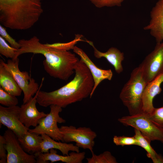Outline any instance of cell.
Here are the masks:
<instances>
[{
  "label": "cell",
  "instance_id": "1",
  "mask_svg": "<svg viewBox=\"0 0 163 163\" xmlns=\"http://www.w3.org/2000/svg\"><path fill=\"white\" fill-rule=\"evenodd\" d=\"M74 70V78L61 88L50 92L40 91L39 89L37 98L39 105L47 107L53 104L65 108L90 96L94 82L89 70L80 59L76 64Z\"/></svg>",
  "mask_w": 163,
  "mask_h": 163
},
{
  "label": "cell",
  "instance_id": "2",
  "mask_svg": "<svg viewBox=\"0 0 163 163\" xmlns=\"http://www.w3.org/2000/svg\"><path fill=\"white\" fill-rule=\"evenodd\" d=\"M18 42L20 48L16 51L15 59L24 53L41 54L45 58L43 62L44 69L52 77L66 81L75 72V66L79 60L74 53L48 47L35 36Z\"/></svg>",
  "mask_w": 163,
  "mask_h": 163
},
{
  "label": "cell",
  "instance_id": "3",
  "mask_svg": "<svg viewBox=\"0 0 163 163\" xmlns=\"http://www.w3.org/2000/svg\"><path fill=\"white\" fill-rule=\"evenodd\" d=\"M43 12L41 0H0V23L13 30L32 27Z\"/></svg>",
  "mask_w": 163,
  "mask_h": 163
},
{
  "label": "cell",
  "instance_id": "4",
  "mask_svg": "<svg viewBox=\"0 0 163 163\" xmlns=\"http://www.w3.org/2000/svg\"><path fill=\"white\" fill-rule=\"evenodd\" d=\"M147 84L142 68L139 66L131 72L129 79L124 85L119 96L130 115L141 112L142 95Z\"/></svg>",
  "mask_w": 163,
  "mask_h": 163
},
{
  "label": "cell",
  "instance_id": "5",
  "mask_svg": "<svg viewBox=\"0 0 163 163\" xmlns=\"http://www.w3.org/2000/svg\"><path fill=\"white\" fill-rule=\"evenodd\" d=\"M118 120L124 125L138 130L150 141L157 140L163 143V128L153 122L147 114L141 112L123 117Z\"/></svg>",
  "mask_w": 163,
  "mask_h": 163
},
{
  "label": "cell",
  "instance_id": "6",
  "mask_svg": "<svg viewBox=\"0 0 163 163\" xmlns=\"http://www.w3.org/2000/svg\"><path fill=\"white\" fill-rule=\"evenodd\" d=\"M19 61L18 58L14 60L9 59L7 63L1 59L0 64L11 73L21 89L24 94L23 104H24L36 94L39 89V86L34 79L30 78L28 72L20 70Z\"/></svg>",
  "mask_w": 163,
  "mask_h": 163
},
{
  "label": "cell",
  "instance_id": "7",
  "mask_svg": "<svg viewBox=\"0 0 163 163\" xmlns=\"http://www.w3.org/2000/svg\"><path fill=\"white\" fill-rule=\"evenodd\" d=\"M50 107V113L40 120L38 125L35 128L29 129L28 131L40 135L46 134L55 140L63 142L62 135L57 125L58 123L66 122V120L59 115V113L62 111V108L53 104Z\"/></svg>",
  "mask_w": 163,
  "mask_h": 163
},
{
  "label": "cell",
  "instance_id": "8",
  "mask_svg": "<svg viewBox=\"0 0 163 163\" xmlns=\"http://www.w3.org/2000/svg\"><path fill=\"white\" fill-rule=\"evenodd\" d=\"M63 142L66 143L74 142L75 145L83 149H88L92 153L95 144L96 133L89 127L77 128L73 126H62L59 128Z\"/></svg>",
  "mask_w": 163,
  "mask_h": 163
},
{
  "label": "cell",
  "instance_id": "9",
  "mask_svg": "<svg viewBox=\"0 0 163 163\" xmlns=\"http://www.w3.org/2000/svg\"><path fill=\"white\" fill-rule=\"evenodd\" d=\"M148 83L163 73V42L156 43L153 50L139 65Z\"/></svg>",
  "mask_w": 163,
  "mask_h": 163
},
{
  "label": "cell",
  "instance_id": "10",
  "mask_svg": "<svg viewBox=\"0 0 163 163\" xmlns=\"http://www.w3.org/2000/svg\"><path fill=\"white\" fill-rule=\"evenodd\" d=\"M3 136L7 152V163H35L34 154H29L23 149L18 139L11 130H5Z\"/></svg>",
  "mask_w": 163,
  "mask_h": 163
},
{
  "label": "cell",
  "instance_id": "11",
  "mask_svg": "<svg viewBox=\"0 0 163 163\" xmlns=\"http://www.w3.org/2000/svg\"><path fill=\"white\" fill-rule=\"evenodd\" d=\"M20 107L0 106V124L11 130L18 139L21 138L29 130L20 120Z\"/></svg>",
  "mask_w": 163,
  "mask_h": 163
},
{
  "label": "cell",
  "instance_id": "12",
  "mask_svg": "<svg viewBox=\"0 0 163 163\" xmlns=\"http://www.w3.org/2000/svg\"><path fill=\"white\" fill-rule=\"evenodd\" d=\"M37 95V93L34 97L26 103L23 104L20 107V120L28 129L31 126H36L40 120L47 115V113L40 112L37 109L36 106Z\"/></svg>",
  "mask_w": 163,
  "mask_h": 163
},
{
  "label": "cell",
  "instance_id": "13",
  "mask_svg": "<svg viewBox=\"0 0 163 163\" xmlns=\"http://www.w3.org/2000/svg\"><path fill=\"white\" fill-rule=\"evenodd\" d=\"M73 52L80 57V59L87 66L93 78L94 85L92 92L90 95L91 98L95 90L103 80H111L113 73L110 69L104 70L97 67L90 59L87 54L81 49L75 46L73 50Z\"/></svg>",
  "mask_w": 163,
  "mask_h": 163
},
{
  "label": "cell",
  "instance_id": "14",
  "mask_svg": "<svg viewBox=\"0 0 163 163\" xmlns=\"http://www.w3.org/2000/svg\"><path fill=\"white\" fill-rule=\"evenodd\" d=\"M149 24L145 27V30H150L151 35L156 43L163 40V0H158L150 12Z\"/></svg>",
  "mask_w": 163,
  "mask_h": 163
},
{
  "label": "cell",
  "instance_id": "15",
  "mask_svg": "<svg viewBox=\"0 0 163 163\" xmlns=\"http://www.w3.org/2000/svg\"><path fill=\"white\" fill-rule=\"evenodd\" d=\"M37 163H47L61 161L66 163H82L85 157V152H72L68 155H62L57 154L56 149H51L49 152H40L34 154Z\"/></svg>",
  "mask_w": 163,
  "mask_h": 163
},
{
  "label": "cell",
  "instance_id": "16",
  "mask_svg": "<svg viewBox=\"0 0 163 163\" xmlns=\"http://www.w3.org/2000/svg\"><path fill=\"white\" fill-rule=\"evenodd\" d=\"M162 83L163 73L147 84L142 95L141 112L147 115L152 113L155 108L153 105V100L161 91V86Z\"/></svg>",
  "mask_w": 163,
  "mask_h": 163
},
{
  "label": "cell",
  "instance_id": "17",
  "mask_svg": "<svg viewBox=\"0 0 163 163\" xmlns=\"http://www.w3.org/2000/svg\"><path fill=\"white\" fill-rule=\"evenodd\" d=\"M85 41L92 47L96 58H104L114 67L117 73L120 74L123 72V68L122 62L124 58L123 53L114 47H110L106 52H102L95 47L92 42L87 40Z\"/></svg>",
  "mask_w": 163,
  "mask_h": 163
},
{
  "label": "cell",
  "instance_id": "18",
  "mask_svg": "<svg viewBox=\"0 0 163 163\" xmlns=\"http://www.w3.org/2000/svg\"><path fill=\"white\" fill-rule=\"evenodd\" d=\"M43 141L41 144V151L43 153L49 152L53 149L59 150L63 155H69L70 151L79 152V148L72 143L58 142L46 134L41 135Z\"/></svg>",
  "mask_w": 163,
  "mask_h": 163
},
{
  "label": "cell",
  "instance_id": "19",
  "mask_svg": "<svg viewBox=\"0 0 163 163\" xmlns=\"http://www.w3.org/2000/svg\"><path fill=\"white\" fill-rule=\"evenodd\" d=\"M0 86L5 91L16 96L21 95L22 91L11 73L1 64Z\"/></svg>",
  "mask_w": 163,
  "mask_h": 163
},
{
  "label": "cell",
  "instance_id": "20",
  "mask_svg": "<svg viewBox=\"0 0 163 163\" xmlns=\"http://www.w3.org/2000/svg\"><path fill=\"white\" fill-rule=\"evenodd\" d=\"M28 131L18 139L24 151L30 154H34L41 151V144L43 141L41 136Z\"/></svg>",
  "mask_w": 163,
  "mask_h": 163
},
{
  "label": "cell",
  "instance_id": "21",
  "mask_svg": "<svg viewBox=\"0 0 163 163\" xmlns=\"http://www.w3.org/2000/svg\"><path fill=\"white\" fill-rule=\"evenodd\" d=\"M134 137L138 142V146L144 149L147 152V157L154 163H163V157L157 154L150 145L151 141L145 137L138 130L134 129Z\"/></svg>",
  "mask_w": 163,
  "mask_h": 163
},
{
  "label": "cell",
  "instance_id": "22",
  "mask_svg": "<svg viewBox=\"0 0 163 163\" xmlns=\"http://www.w3.org/2000/svg\"><path fill=\"white\" fill-rule=\"evenodd\" d=\"M92 154L91 157L86 158L88 163H117L116 158L109 151H105L98 155Z\"/></svg>",
  "mask_w": 163,
  "mask_h": 163
},
{
  "label": "cell",
  "instance_id": "23",
  "mask_svg": "<svg viewBox=\"0 0 163 163\" xmlns=\"http://www.w3.org/2000/svg\"><path fill=\"white\" fill-rule=\"evenodd\" d=\"M18 101L16 96L5 91L0 87V104L6 107L17 105Z\"/></svg>",
  "mask_w": 163,
  "mask_h": 163
},
{
  "label": "cell",
  "instance_id": "24",
  "mask_svg": "<svg viewBox=\"0 0 163 163\" xmlns=\"http://www.w3.org/2000/svg\"><path fill=\"white\" fill-rule=\"evenodd\" d=\"M81 36L76 35L73 40L67 43H57L52 44L46 43L45 45L50 47L62 50L69 51L73 50L75 44L80 41H82Z\"/></svg>",
  "mask_w": 163,
  "mask_h": 163
},
{
  "label": "cell",
  "instance_id": "25",
  "mask_svg": "<svg viewBox=\"0 0 163 163\" xmlns=\"http://www.w3.org/2000/svg\"><path fill=\"white\" fill-rule=\"evenodd\" d=\"M17 49L8 45L5 40L0 36V53L7 58L14 59Z\"/></svg>",
  "mask_w": 163,
  "mask_h": 163
},
{
  "label": "cell",
  "instance_id": "26",
  "mask_svg": "<svg viewBox=\"0 0 163 163\" xmlns=\"http://www.w3.org/2000/svg\"><path fill=\"white\" fill-rule=\"evenodd\" d=\"M113 143L117 145L122 146L124 145H136L138 146V142L134 136H115L113 138Z\"/></svg>",
  "mask_w": 163,
  "mask_h": 163
},
{
  "label": "cell",
  "instance_id": "27",
  "mask_svg": "<svg viewBox=\"0 0 163 163\" xmlns=\"http://www.w3.org/2000/svg\"><path fill=\"white\" fill-rule=\"evenodd\" d=\"M95 7L98 8L120 6L125 0H89Z\"/></svg>",
  "mask_w": 163,
  "mask_h": 163
},
{
  "label": "cell",
  "instance_id": "28",
  "mask_svg": "<svg viewBox=\"0 0 163 163\" xmlns=\"http://www.w3.org/2000/svg\"><path fill=\"white\" fill-rule=\"evenodd\" d=\"M148 115L153 122L163 128V106L155 108L152 113Z\"/></svg>",
  "mask_w": 163,
  "mask_h": 163
},
{
  "label": "cell",
  "instance_id": "29",
  "mask_svg": "<svg viewBox=\"0 0 163 163\" xmlns=\"http://www.w3.org/2000/svg\"><path fill=\"white\" fill-rule=\"evenodd\" d=\"M0 35L10 44L11 47L17 49L20 48V45L18 42L16 41L8 34L5 28L1 24L0 25Z\"/></svg>",
  "mask_w": 163,
  "mask_h": 163
},
{
  "label": "cell",
  "instance_id": "30",
  "mask_svg": "<svg viewBox=\"0 0 163 163\" xmlns=\"http://www.w3.org/2000/svg\"><path fill=\"white\" fill-rule=\"evenodd\" d=\"M3 136L0 135V163H7V152Z\"/></svg>",
  "mask_w": 163,
  "mask_h": 163
}]
</instances>
